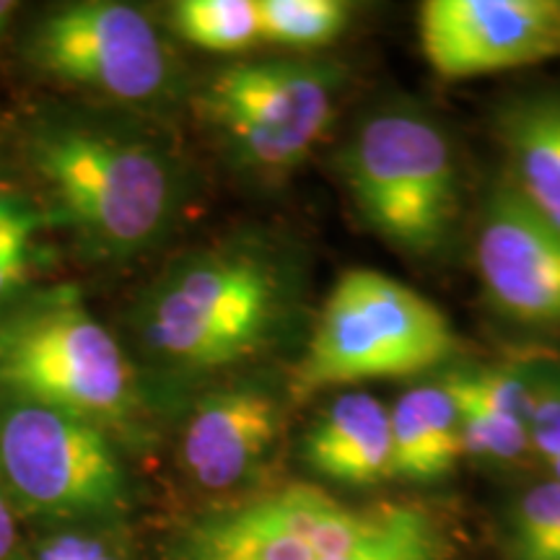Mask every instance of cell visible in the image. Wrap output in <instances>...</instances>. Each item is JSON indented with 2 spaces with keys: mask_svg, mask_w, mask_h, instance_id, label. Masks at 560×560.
<instances>
[{
  "mask_svg": "<svg viewBox=\"0 0 560 560\" xmlns=\"http://www.w3.org/2000/svg\"><path fill=\"white\" fill-rule=\"evenodd\" d=\"M350 11V3L342 0H257L260 37L299 50L338 39L346 32Z\"/></svg>",
  "mask_w": 560,
  "mask_h": 560,
  "instance_id": "cell-18",
  "label": "cell"
},
{
  "mask_svg": "<svg viewBox=\"0 0 560 560\" xmlns=\"http://www.w3.org/2000/svg\"><path fill=\"white\" fill-rule=\"evenodd\" d=\"M0 560H32L30 552L21 545L13 503L3 486H0Z\"/></svg>",
  "mask_w": 560,
  "mask_h": 560,
  "instance_id": "cell-22",
  "label": "cell"
},
{
  "mask_svg": "<svg viewBox=\"0 0 560 560\" xmlns=\"http://www.w3.org/2000/svg\"><path fill=\"white\" fill-rule=\"evenodd\" d=\"M16 13H19V3H13V0H0V45H3L5 37H9Z\"/></svg>",
  "mask_w": 560,
  "mask_h": 560,
  "instance_id": "cell-24",
  "label": "cell"
},
{
  "mask_svg": "<svg viewBox=\"0 0 560 560\" xmlns=\"http://www.w3.org/2000/svg\"><path fill=\"white\" fill-rule=\"evenodd\" d=\"M441 552L444 548L436 524L420 509L405 506V514L387 532L361 542L359 548L322 560H439Z\"/></svg>",
  "mask_w": 560,
  "mask_h": 560,
  "instance_id": "cell-19",
  "label": "cell"
},
{
  "mask_svg": "<svg viewBox=\"0 0 560 560\" xmlns=\"http://www.w3.org/2000/svg\"><path fill=\"white\" fill-rule=\"evenodd\" d=\"M444 384L457 402L462 450L467 454H478V457L488 459H514L529 450L527 420L495 408L475 387L467 371L446 376Z\"/></svg>",
  "mask_w": 560,
  "mask_h": 560,
  "instance_id": "cell-16",
  "label": "cell"
},
{
  "mask_svg": "<svg viewBox=\"0 0 560 560\" xmlns=\"http://www.w3.org/2000/svg\"><path fill=\"white\" fill-rule=\"evenodd\" d=\"M47 213L94 262H128L164 242L185 202L182 161L156 132L89 112H47L24 130Z\"/></svg>",
  "mask_w": 560,
  "mask_h": 560,
  "instance_id": "cell-1",
  "label": "cell"
},
{
  "mask_svg": "<svg viewBox=\"0 0 560 560\" xmlns=\"http://www.w3.org/2000/svg\"><path fill=\"white\" fill-rule=\"evenodd\" d=\"M0 486L42 522H109L128 509V478L94 420L0 395Z\"/></svg>",
  "mask_w": 560,
  "mask_h": 560,
  "instance_id": "cell-6",
  "label": "cell"
},
{
  "mask_svg": "<svg viewBox=\"0 0 560 560\" xmlns=\"http://www.w3.org/2000/svg\"><path fill=\"white\" fill-rule=\"evenodd\" d=\"M509 185L560 231V91H535L499 115Z\"/></svg>",
  "mask_w": 560,
  "mask_h": 560,
  "instance_id": "cell-13",
  "label": "cell"
},
{
  "mask_svg": "<svg viewBox=\"0 0 560 560\" xmlns=\"http://www.w3.org/2000/svg\"><path fill=\"white\" fill-rule=\"evenodd\" d=\"M418 39L444 79H475L560 55V0H429Z\"/></svg>",
  "mask_w": 560,
  "mask_h": 560,
  "instance_id": "cell-9",
  "label": "cell"
},
{
  "mask_svg": "<svg viewBox=\"0 0 560 560\" xmlns=\"http://www.w3.org/2000/svg\"><path fill=\"white\" fill-rule=\"evenodd\" d=\"M285 278L265 249L226 244L179 257L132 312L138 348L172 376H198L249 359L285 314Z\"/></svg>",
  "mask_w": 560,
  "mask_h": 560,
  "instance_id": "cell-2",
  "label": "cell"
},
{
  "mask_svg": "<svg viewBox=\"0 0 560 560\" xmlns=\"http://www.w3.org/2000/svg\"><path fill=\"white\" fill-rule=\"evenodd\" d=\"M50 213L30 192L0 179V314L32 291L42 262V231Z\"/></svg>",
  "mask_w": 560,
  "mask_h": 560,
  "instance_id": "cell-15",
  "label": "cell"
},
{
  "mask_svg": "<svg viewBox=\"0 0 560 560\" xmlns=\"http://www.w3.org/2000/svg\"><path fill=\"white\" fill-rule=\"evenodd\" d=\"M450 317L410 285L380 270L342 272L314 325L293 392L423 374L457 350Z\"/></svg>",
  "mask_w": 560,
  "mask_h": 560,
  "instance_id": "cell-4",
  "label": "cell"
},
{
  "mask_svg": "<svg viewBox=\"0 0 560 560\" xmlns=\"http://www.w3.org/2000/svg\"><path fill=\"white\" fill-rule=\"evenodd\" d=\"M24 55L39 73L120 104H159L177 83V60L143 9L120 0H79L42 13Z\"/></svg>",
  "mask_w": 560,
  "mask_h": 560,
  "instance_id": "cell-8",
  "label": "cell"
},
{
  "mask_svg": "<svg viewBox=\"0 0 560 560\" xmlns=\"http://www.w3.org/2000/svg\"><path fill=\"white\" fill-rule=\"evenodd\" d=\"M172 24L179 37L210 52H242L262 39L257 0H179Z\"/></svg>",
  "mask_w": 560,
  "mask_h": 560,
  "instance_id": "cell-17",
  "label": "cell"
},
{
  "mask_svg": "<svg viewBox=\"0 0 560 560\" xmlns=\"http://www.w3.org/2000/svg\"><path fill=\"white\" fill-rule=\"evenodd\" d=\"M355 208L384 242L429 257L450 240L459 177L444 130L416 109L369 117L342 153Z\"/></svg>",
  "mask_w": 560,
  "mask_h": 560,
  "instance_id": "cell-5",
  "label": "cell"
},
{
  "mask_svg": "<svg viewBox=\"0 0 560 560\" xmlns=\"http://www.w3.org/2000/svg\"><path fill=\"white\" fill-rule=\"evenodd\" d=\"M102 560H128V552H122V550L115 548V550L109 552V556H104Z\"/></svg>",
  "mask_w": 560,
  "mask_h": 560,
  "instance_id": "cell-25",
  "label": "cell"
},
{
  "mask_svg": "<svg viewBox=\"0 0 560 560\" xmlns=\"http://www.w3.org/2000/svg\"><path fill=\"white\" fill-rule=\"evenodd\" d=\"M283 410L255 384L210 392L195 405L179 439V465L202 490H229L247 480L276 446Z\"/></svg>",
  "mask_w": 560,
  "mask_h": 560,
  "instance_id": "cell-11",
  "label": "cell"
},
{
  "mask_svg": "<svg viewBox=\"0 0 560 560\" xmlns=\"http://www.w3.org/2000/svg\"><path fill=\"white\" fill-rule=\"evenodd\" d=\"M340 70L317 60H257L221 68L198 94V112L231 159L252 172L283 174L325 138Z\"/></svg>",
  "mask_w": 560,
  "mask_h": 560,
  "instance_id": "cell-7",
  "label": "cell"
},
{
  "mask_svg": "<svg viewBox=\"0 0 560 560\" xmlns=\"http://www.w3.org/2000/svg\"><path fill=\"white\" fill-rule=\"evenodd\" d=\"M482 289L506 317L560 327V231L501 182L490 192L475 244Z\"/></svg>",
  "mask_w": 560,
  "mask_h": 560,
  "instance_id": "cell-10",
  "label": "cell"
},
{
  "mask_svg": "<svg viewBox=\"0 0 560 560\" xmlns=\"http://www.w3.org/2000/svg\"><path fill=\"white\" fill-rule=\"evenodd\" d=\"M115 550L104 535L91 532H55L32 552V560H102Z\"/></svg>",
  "mask_w": 560,
  "mask_h": 560,
  "instance_id": "cell-21",
  "label": "cell"
},
{
  "mask_svg": "<svg viewBox=\"0 0 560 560\" xmlns=\"http://www.w3.org/2000/svg\"><path fill=\"white\" fill-rule=\"evenodd\" d=\"M301 454L314 472L342 486H376L392 478L389 408L366 392H346L319 412Z\"/></svg>",
  "mask_w": 560,
  "mask_h": 560,
  "instance_id": "cell-12",
  "label": "cell"
},
{
  "mask_svg": "<svg viewBox=\"0 0 560 560\" xmlns=\"http://www.w3.org/2000/svg\"><path fill=\"white\" fill-rule=\"evenodd\" d=\"M527 560H560V524L556 527V532L545 540V545L537 552H532Z\"/></svg>",
  "mask_w": 560,
  "mask_h": 560,
  "instance_id": "cell-23",
  "label": "cell"
},
{
  "mask_svg": "<svg viewBox=\"0 0 560 560\" xmlns=\"http://www.w3.org/2000/svg\"><path fill=\"white\" fill-rule=\"evenodd\" d=\"M0 395L120 425L136 382L115 335L70 285L32 289L0 314Z\"/></svg>",
  "mask_w": 560,
  "mask_h": 560,
  "instance_id": "cell-3",
  "label": "cell"
},
{
  "mask_svg": "<svg viewBox=\"0 0 560 560\" xmlns=\"http://www.w3.org/2000/svg\"><path fill=\"white\" fill-rule=\"evenodd\" d=\"M392 420V478L431 482L457 465L462 450L459 410L444 382L405 392Z\"/></svg>",
  "mask_w": 560,
  "mask_h": 560,
  "instance_id": "cell-14",
  "label": "cell"
},
{
  "mask_svg": "<svg viewBox=\"0 0 560 560\" xmlns=\"http://www.w3.org/2000/svg\"><path fill=\"white\" fill-rule=\"evenodd\" d=\"M560 524V482L532 488L516 506L511 522V558L527 560L537 552Z\"/></svg>",
  "mask_w": 560,
  "mask_h": 560,
  "instance_id": "cell-20",
  "label": "cell"
},
{
  "mask_svg": "<svg viewBox=\"0 0 560 560\" xmlns=\"http://www.w3.org/2000/svg\"><path fill=\"white\" fill-rule=\"evenodd\" d=\"M550 470H552V475H556V480L560 482V457L550 462Z\"/></svg>",
  "mask_w": 560,
  "mask_h": 560,
  "instance_id": "cell-26",
  "label": "cell"
}]
</instances>
